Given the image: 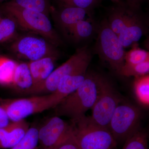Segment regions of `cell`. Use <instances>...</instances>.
Masks as SVG:
<instances>
[{
  "instance_id": "33",
  "label": "cell",
  "mask_w": 149,
  "mask_h": 149,
  "mask_svg": "<svg viewBox=\"0 0 149 149\" xmlns=\"http://www.w3.org/2000/svg\"><path fill=\"white\" fill-rule=\"evenodd\" d=\"M6 1V0H0V2L3 1Z\"/></svg>"
},
{
  "instance_id": "20",
  "label": "cell",
  "mask_w": 149,
  "mask_h": 149,
  "mask_svg": "<svg viewBox=\"0 0 149 149\" xmlns=\"http://www.w3.org/2000/svg\"><path fill=\"white\" fill-rule=\"evenodd\" d=\"M95 26L89 19L77 22L68 35L75 42H80L91 37L95 31Z\"/></svg>"
},
{
  "instance_id": "32",
  "label": "cell",
  "mask_w": 149,
  "mask_h": 149,
  "mask_svg": "<svg viewBox=\"0 0 149 149\" xmlns=\"http://www.w3.org/2000/svg\"><path fill=\"white\" fill-rule=\"evenodd\" d=\"M111 1L116 3H120V0H111Z\"/></svg>"
},
{
  "instance_id": "28",
  "label": "cell",
  "mask_w": 149,
  "mask_h": 149,
  "mask_svg": "<svg viewBox=\"0 0 149 149\" xmlns=\"http://www.w3.org/2000/svg\"><path fill=\"white\" fill-rule=\"evenodd\" d=\"M54 149H80L72 135L71 127L69 133Z\"/></svg>"
},
{
  "instance_id": "12",
  "label": "cell",
  "mask_w": 149,
  "mask_h": 149,
  "mask_svg": "<svg viewBox=\"0 0 149 149\" xmlns=\"http://www.w3.org/2000/svg\"><path fill=\"white\" fill-rule=\"evenodd\" d=\"M58 58L50 56L28 63L33 80V87L29 93L42 85L54 70Z\"/></svg>"
},
{
  "instance_id": "17",
  "label": "cell",
  "mask_w": 149,
  "mask_h": 149,
  "mask_svg": "<svg viewBox=\"0 0 149 149\" xmlns=\"http://www.w3.org/2000/svg\"><path fill=\"white\" fill-rule=\"evenodd\" d=\"M11 86L17 91L23 93H29L32 90L33 80L28 63H18Z\"/></svg>"
},
{
  "instance_id": "1",
  "label": "cell",
  "mask_w": 149,
  "mask_h": 149,
  "mask_svg": "<svg viewBox=\"0 0 149 149\" xmlns=\"http://www.w3.org/2000/svg\"><path fill=\"white\" fill-rule=\"evenodd\" d=\"M104 77L98 73L87 71L80 87L54 108L56 114L69 117L71 120L85 116L95 103Z\"/></svg>"
},
{
  "instance_id": "29",
  "label": "cell",
  "mask_w": 149,
  "mask_h": 149,
  "mask_svg": "<svg viewBox=\"0 0 149 149\" xmlns=\"http://www.w3.org/2000/svg\"><path fill=\"white\" fill-rule=\"evenodd\" d=\"M11 122L5 109L0 104V128L5 127Z\"/></svg>"
},
{
  "instance_id": "16",
  "label": "cell",
  "mask_w": 149,
  "mask_h": 149,
  "mask_svg": "<svg viewBox=\"0 0 149 149\" xmlns=\"http://www.w3.org/2000/svg\"><path fill=\"white\" fill-rule=\"evenodd\" d=\"M29 128V124L24 120L11 121L8 131L0 141V149H10L15 146L25 136Z\"/></svg>"
},
{
  "instance_id": "11",
  "label": "cell",
  "mask_w": 149,
  "mask_h": 149,
  "mask_svg": "<svg viewBox=\"0 0 149 149\" xmlns=\"http://www.w3.org/2000/svg\"><path fill=\"white\" fill-rule=\"evenodd\" d=\"M56 22L60 28L67 34H69L71 29L77 22L86 19L90 15L89 10L71 6H63L58 9L51 7Z\"/></svg>"
},
{
  "instance_id": "21",
  "label": "cell",
  "mask_w": 149,
  "mask_h": 149,
  "mask_svg": "<svg viewBox=\"0 0 149 149\" xmlns=\"http://www.w3.org/2000/svg\"><path fill=\"white\" fill-rule=\"evenodd\" d=\"M9 2L22 8L42 13L48 16L51 13L49 0H11Z\"/></svg>"
},
{
  "instance_id": "5",
  "label": "cell",
  "mask_w": 149,
  "mask_h": 149,
  "mask_svg": "<svg viewBox=\"0 0 149 149\" xmlns=\"http://www.w3.org/2000/svg\"><path fill=\"white\" fill-rule=\"evenodd\" d=\"M92 60V55L88 47L78 49L73 55L63 64L53 70L50 75L31 94L52 93L55 91L62 77L74 73L86 72Z\"/></svg>"
},
{
  "instance_id": "7",
  "label": "cell",
  "mask_w": 149,
  "mask_h": 149,
  "mask_svg": "<svg viewBox=\"0 0 149 149\" xmlns=\"http://www.w3.org/2000/svg\"><path fill=\"white\" fill-rule=\"evenodd\" d=\"M96 48L100 57L119 74L125 64V52L117 35L110 28L107 19L103 20L98 29Z\"/></svg>"
},
{
  "instance_id": "24",
  "label": "cell",
  "mask_w": 149,
  "mask_h": 149,
  "mask_svg": "<svg viewBox=\"0 0 149 149\" xmlns=\"http://www.w3.org/2000/svg\"><path fill=\"white\" fill-rule=\"evenodd\" d=\"M122 149H148V134L140 128L125 141Z\"/></svg>"
},
{
  "instance_id": "13",
  "label": "cell",
  "mask_w": 149,
  "mask_h": 149,
  "mask_svg": "<svg viewBox=\"0 0 149 149\" xmlns=\"http://www.w3.org/2000/svg\"><path fill=\"white\" fill-rule=\"evenodd\" d=\"M136 12L121 5L113 9L107 19L110 28L118 35L139 16Z\"/></svg>"
},
{
  "instance_id": "15",
  "label": "cell",
  "mask_w": 149,
  "mask_h": 149,
  "mask_svg": "<svg viewBox=\"0 0 149 149\" xmlns=\"http://www.w3.org/2000/svg\"><path fill=\"white\" fill-rule=\"evenodd\" d=\"M146 31V25L139 16L117 36L123 47L127 48L137 43L145 34Z\"/></svg>"
},
{
  "instance_id": "31",
  "label": "cell",
  "mask_w": 149,
  "mask_h": 149,
  "mask_svg": "<svg viewBox=\"0 0 149 149\" xmlns=\"http://www.w3.org/2000/svg\"><path fill=\"white\" fill-rule=\"evenodd\" d=\"M5 14L3 13V11L0 8V21L2 19L4 16Z\"/></svg>"
},
{
  "instance_id": "4",
  "label": "cell",
  "mask_w": 149,
  "mask_h": 149,
  "mask_svg": "<svg viewBox=\"0 0 149 149\" xmlns=\"http://www.w3.org/2000/svg\"><path fill=\"white\" fill-rule=\"evenodd\" d=\"M52 93L28 98L0 100L12 122L20 121L29 116L41 113L57 105Z\"/></svg>"
},
{
  "instance_id": "3",
  "label": "cell",
  "mask_w": 149,
  "mask_h": 149,
  "mask_svg": "<svg viewBox=\"0 0 149 149\" xmlns=\"http://www.w3.org/2000/svg\"><path fill=\"white\" fill-rule=\"evenodd\" d=\"M71 131L80 149H114L117 143L109 130L97 125L90 116L71 120Z\"/></svg>"
},
{
  "instance_id": "22",
  "label": "cell",
  "mask_w": 149,
  "mask_h": 149,
  "mask_svg": "<svg viewBox=\"0 0 149 149\" xmlns=\"http://www.w3.org/2000/svg\"><path fill=\"white\" fill-rule=\"evenodd\" d=\"M17 27L15 19L12 17L5 15L0 21V44L13 39L16 35Z\"/></svg>"
},
{
  "instance_id": "27",
  "label": "cell",
  "mask_w": 149,
  "mask_h": 149,
  "mask_svg": "<svg viewBox=\"0 0 149 149\" xmlns=\"http://www.w3.org/2000/svg\"><path fill=\"white\" fill-rule=\"evenodd\" d=\"M61 6L80 8L90 10L97 0H58Z\"/></svg>"
},
{
  "instance_id": "14",
  "label": "cell",
  "mask_w": 149,
  "mask_h": 149,
  "mask_svg": "<svg viewBox=\"0 0 149 149\" xmlns=\"http://www.w3.org/2000/svg\"><path fill=\"white\" fill-rule=\"evenodd\" d=\"M87 72L67 75L61 79L56 89L52 93L58 104L80 87L85 80Z\"/></svg>"
},
{
  "instance_id": "25",
  "label": "cell",
  "mask_w": 149,
  "mask_h": 149,
  "mask_svg": "<svg viewBox=\"0 0 149 149\" xmlns=\"http://www.w3.org/2000/svg\"><path fill=\"white\" fill-rule=\"evenodd\" d=\"M149 61L135 64L125 63L120 70L119 75L125 77H134L149 74Z\"/></svg>"
},
{
  "instance_id": "26",
  "label": "cell",
  "mask_w": 149,
  "mask_h": 149,
  "mask_svg": "<svg viewBox=\"0 0 149 149\" xmlns=\"http://www.w3.org/2000/svg\"><path fill=\"white\" fill-rule=\"evenodd\" d=\"M149 61L148 52L139 48L138 43L133 45L130 51L125 53V63L135 64Z\"/></svg>"
},
{
  "instance_id": "19",
  "label": "cell",
  "mask_w": 149,
  "mask_h": 149,
  "mask_svg": "<svg viewBox=\"0 0 149 149\" xmlns=\"http://www.w3.org/2000/svg\"><path fill=\"white\" fill-rule=\"evenodd\" d=\"M133 88L136 98L143 105L149 106V75L135 77Z\"/></svg>"
},
{
  "instance_id": "8",
  "label": "cell",
  "mask_w": 149,
  "mask_h": 149,
  "mask_svg": "<svg viewBox=\"0 0 149 149\" xmlns=\"http://www.w3.org/2000/svg\"><path fill=\"white\" fill-rule=\"evenodd\" d=\"M141 111L130 104H119L113 114L109 130L116 142H125L140 129Z\"/></svg>"
},
{
  "instance_id": "2",
  "label": "cell",
  "mask_w": 149,
  "mask_h": 149,
  "mask_svg": "<svg viewBox=\"0 0 149 149\" xmlns=\"http://www.w3.org/2000/svg\"><path fill=\"white\" fill-rule=\"evenodd\" d=\"M0 8L5 15L15 19L18 27L21 29L43 37L56 47L62 44L49 16L45 14L22 8L9 2L3 4Z\"/></svg>"
},
{
  "instance_id": "6",
  "label": "cell",
  "mask_w": 149,
  "mask_h": 149,
  "mask_svg": "<svg viewBox=\"0 0 149 149\" xmlns=\"http://www.w3.org/2000/svg\"><path fill=\"white\" fill-rule=\"evenodd\" d=\"M56 47L45 38L33 33L16 37L10 49L18 58L30 62L47 57L58 58L59 52Z\"/></svg>"
},
{
  "instance_id": "9",
  "label": "cell",
  "mask_w": 149,
  "mask_h": 149,
  "mask_svg": "<svg viewBox=\"0 0 149 149\" xmlns=\"http://www.w3.org/2000/svg\"><path fill=\"white\" fill-rule=\"evenodd\" d=\"M120 101L111 82L104 77L98 96L92 108L91 120L97 125L108 129L113 114Z\"/></svg>"
},
{
  "instance_id": "30",
  "label": "cell",
  "mask_w": 149,
  "mask_h": 149,
  "mask_svg": "<svg viewBox=\"0 0 149 149\" xmlns=\"http://www.w3.org/2000/svg\"><path fill=\"white\" fill-rule=\"evenodd\" d=\"M143 1V0H125L128 7L135 11L139 9Z\"/></svg>"
},
{
  "instance_id": "18",
  "label": "cell",
  "mask_w": 149,
  "mask_h": 149,
  "mask_svg": "<svg viewBox=\"0 0 149 149\" xmlns=\"http://www.w3.org/2000/svg\"><path fill=\"white\" fill-rule=\"evenodd\" d=\"M17 64L13 60L0 56V85L11 86Z\"/></svg>"
},
{
  "instance_id": "10",
  "label": "cell",
  "mask_w": 149,
  "mask_h": 149,
  "mask_svg": "<svg viewBox=\"0 0 149 149\" xmlns=\"http://www.w3.org/2000/svg\"><path fill=\"white\" fill-rule=\"evenodd\" d=\"M70 129V124L57 116L49 118L38 129L39 148L54 149Z\"/></svg>"
},
{
  "instance_id": "23",
  "label": "cell",
  "mask_w": 149,
  "mask_h": 149,
  "mask_svg": "<svg viewBox=\"0 0 149 149\" xmlns=\"http://www.w3.org/2000/svg\"><path fill=\"white\" fill-rule=\"evenodd\" d=\"M38 129L29 127L21 141L10 149H39Z\"/></svg>"
}]
</instances>
